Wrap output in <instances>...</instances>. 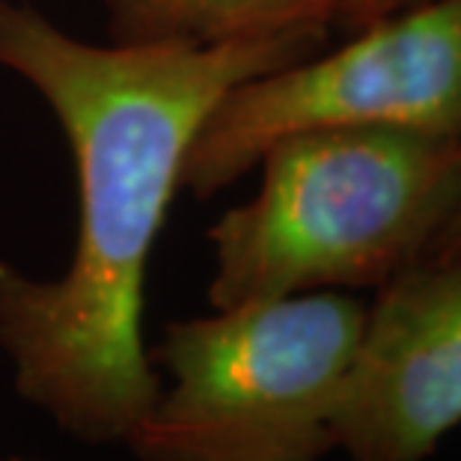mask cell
<instances>
[{
  "instance_id": "obj_7",
  "label": "cell",
  "mask_w": 461,
  "mask_h": 461,
  "mask_svg": "<svg viewBox=\"0 0 461 461\" xmlns=\"http://www.w3.org/2000/svg\"><path fill=\"white\" fill-rule=\"evenodd\" d=\"M411 4H417V0H339L342 6L339 24L357 31V27L378 22V18H384L390 13H399V9H405Z\"/></svg>"
},
{
  "instance_id": "obj_2",
  "label": "cell",
  "mask_w": 461,
  "mask_h": 461,
  "mask_svg": "<svg viewBox=\"0 0 461 461\" xmlns=\"http://www.w3.org/2000/svg\"><path fill=\"white\" fill-rule=\"evenodd\" d=\"M209 230L212 307L381 289L426 259L461 194V140L387 129L283 137Z\"/></svg>"
},
{
  "instance_id": "obj_6",
  "label": "cell",
  "mask_w": 461,
  "mask_h": 461,
  "mask_svg": "<svg viewBox=\"0 0 461 461\" xmlns=\"http://www.w3.org/2000/svg\"><path fill=\"white\" fill-rule=\"evenodd\" d=\"M113 42L218 45L268 36H321L339 0H104Z\"/></svg>"
},
{
  "instance_id": "obj_5",
  "label": "cell",
  "mask_w": 461,
  "mask_h": 461,
  "mask_svg": "<svg viewBox=\"0 0 461 461\" xmlns=\"http://www.w3.org/2000/svg\"><path fill=\"white\" fill-rule=\"evenodd\" d=\"M461 426V253L399 271L366 321L333 411L348 461H426Z\"/></svg>"
},
{
  "instance_id": "obj_8",
  "label": "cell",
  "mask_w": 461,
  "mask_h": 461,
  "mask_svg": "<svg viewBox=\"0 0 461 461\" xmlns=\"http://www.w3.org/2000/svg\"><path fill=\"white\" fill-rule=\"evenodd\" d=\"M458 253H461V194H458V203H456L453 214H449L447 227L440 230L435 248H431L429 257H458Z\"/></svg>"
},
{
  "instance_id": "obj_1",
  "label": "cell",
  "mask_w": 461,
  "mask_h": 461,
  "mask_svg": "<svg viewBox=\"0 0 461 461\" xmlns=\"http://www.w3.org/2000/svg\"><path fill=\"white\" fill-rule=\"evenodd\" d=\"M319 42L95 45L24 0H0V68L51 107L77 176V232L60 277L0 259V351L15 393L63 435L125 444L149 414L161 375L143 346L146 271L194 140L235 86Z\"/></svg>"
},
{
  "instance_id": "obj_3",
  "label": "cell",
  "mask_w": 461,
  "mask_h": 461,
  "mask_svg": "<svg viewBox=\"0 0 461 461\" xmlns=\"http://www.w3.org/2000/svg\"><path fill=\"white\" fill-rule=\"evenodd\" d=\"M363 321L351 292L173 321L149 351L167 384L125 444L140 461H321Z\"/></svg>"
},
{
  "instance_id": "obj_4",
  "label": "cell",
  "mask_w": 461,
  "mask_h": 461,
  "mask_svg": "<svg viewBox=\"0 0 461 461\" xmlns=\"http://www.w3.org/2000/svg\"><path fill=\"white\" fill-rule=\"evenodd\" d=\"M387 129L461 140V0H417L355 39L239 84L205 120L182 188L221 194L283 137Z\"/></svg>"
},
{
  "instance_id": "obj_9",
  "label": "cell",
  "mask_w": 461,
  "mask_h": 461,
  "mask_svg": "<svg viewBox=\"0 0 461 461\" xmlns=\"http://www.w3.org/2000/svg\"><path fill=\"white\" fill-rule=\"evenodd\" d=\"M4 461H39V458H22V456H15V458H4Z\"/></svg>"
}]
</instances>
